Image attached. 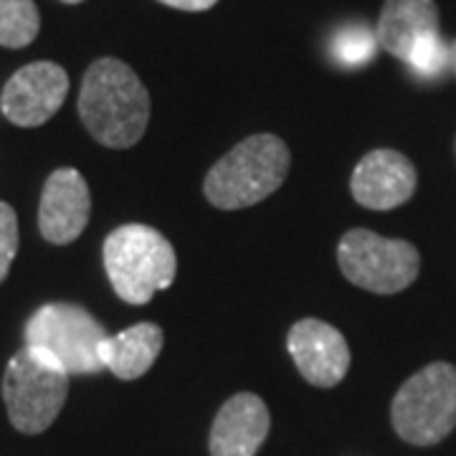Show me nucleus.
<instances>
[{
  "label": "nucleus",
  "mask_w": 456,
  "mask_h": 456,
  "mask_svg": "<svg viewBox=\"0 0 456 456\" xmlns=\"http://www.w3.org/2000/svg\"><path fill=\"white\" fill-rule=\"evenodd\" d=\"M79 117L99 145L127 150L142 140L150 122L147 86L125 61L97 59L84 74Z\"/></svg>",
  "instance_id": "nucleus-1"
},
{
  "label": "nucleus",
  "mask_w": 456,
  "mask_h": 456,
  "mask_svg": "<svg viewBox=\"0 0 456 456\" xmlns=\"http://www.w3.org/2000/svg\"><path fill=\"white\" fill-rule=\"evenodd\" d=\"M289 147L277 134H254L213 165L203 191L221 211L248 208L277 191L289 173Z\"/></svg>",
  "instance_id": "nucleus-2"
},
{
  "label": "nucleus",
  "mask_w": 456,
  "mask_h": 456,
  "mask_svg": "<svg viewBox=\"0 0 456 456\" xmlns=\"http://www.w3.org/2000/svg\"><path fill=\"white\" fill-rule=\"evenodd\" d=\"M104 269L117 297L127 305H147L175 279V251L160 231L142 224L114 228L104 241Z\"/></svg>",
  "instance_id": "nucleus-3"
},
{
  "label": "nucleus",
  "mask_w": 456,
  "mask_h": 456,
  "mask_svg": "<svg viewBox=\"0 0 456 456\" xmlns=\"http://www.w3.org/2000/svg\"><path fill=\"white\" fill-rule=\"evenodd\" d=\"M69 378L44 350L20 347L3 375V401L13 428L28 436L44 434L64 408Z\"/></svg>",
  "instance_id": "nucleus-4"
},
{
  "label": "nucleus",
  "mask_w": 456,
  "mask_h": 456,
  "mask_svg": "<svg viewBox=\"0 0 456 456\" xmlns=\"http://www.w3.org/2000/svg\"><path fill=\"white\" fill-rule=\"evenodd\" d=\"M395 434L413 446H434L456 428V368L431 362L398 388L391 406Z\"/></svg>",
  "instance_id": "nucleus-5"
},
{
  "label": "nucleus",
  "mask_w": 456,
  "mask_h": 456,
  "mask_svg": "<svg viewBox=\"0 0 456 456\" xmlns=\"http://www.w3.org/2000/svg\"><path fill=\"white\" fill-rule=\"evenodd\" d=\"M338 264L347 281L375 294L403 292L421 269L419 248L401 239H383L368 228L347 231L338 244Z\"/></svg>",
  "instance_id": "nucleus-6"
},
{
  "label": "nucleus",
  "mask_w": 456,
  "mask_h": 456,
  "mask_svg": "<svg viewBox=\"0 0 456 456\" xmlns=\"http://www.w3.org/2000/svg\"><path fill=\"white\" fill-rule=\"evenodd\" d=\"M107 330L77 305H46L26 325V345L44 350L69 375H92L104 370L99 345L107 340Z\"/></svg>",
  "instance_id": "nucleus-7"
},
{
  "label": "nucleus",
  "mask_w": 456,
  "mask_h": 456,
  "mask_svg": "<svg viewBox=\"0 0 456 456\" xmlns=\"http://www.w3.org/2000/svg\"><path fill=\"white\" fill-rule=\"evenodd\" d=\"M66 94L69 77L64 69L53 61H36L8 79L0 107L5 119L18 127H41L61 110Z\"/></svg>",
  "instance_id": "nucleus-8"
},
{
  "label": "nucleus",
  "mask_w": 456,
  "mask_h": 456,
  "mask_svg": "<svg viewBox=\"0 0 456 456\" xmlns=\"http://www.w3.org/2000/svg\"><path fill=\"white\" fill-rule=\"evenodd\" d=\"M297 370L317 388H332L350 370V347L340 330L322 320H299L287 335Z\"/></svg>",
  "instance_id": "nucleus-9"
},
{
  "label": "nucleus",
  "mask_w": 456,
  "mask_h": 456,
  "mask_svg": "<svg viewBox=\"0 0 456 456\" xmlns=\"http://www.w3.org/2000/svg\"><path fill=\"white\" fill-rule=\"evenodd\" d=\"M92 196L79 170H53L44 185L38 206V231L49 244L66 246L77 241L89 224Z\"/></svg>",
  "instance_id": "nucleus-10"
},
{
  "label": "nucleus",
  "mask_w": 456,
  "mask_h": 456,
  "mask_svg": "<svg viewBox=\"0 0 456 456\" xmlns=\"http://www.w3.org/2000/svg\"><path fill=\"white\" fill-rule=\"evenodd\" d=\"M350 191L362 208L391 211L413 196L416 167L395 150H373L355 167Z\"/></svg>",
  "instance_id": "nucleus-11"
},
{
  "label": "nucleus",
  "mask_w": 456,
  "mask_h": 456,
  "mask_svg": "<svg viewBox=\"0 0 456 456\" xmlns=\"http://www.w3.org/2000/svg\"><path fill=\"white\" fill-rule=\"evenodd\" d=\"M269 408L254 393L231 395L216 413L208 449L211 456H256L269 436Z\"/></svg>",
  "instance_id": "nucleus-12"
},
{
  "label": "nucleus",
  "mask_w": 456,
  "mask_h": 456,
  "mask_svg": "<svg viewBox=\"0 0 456 456\" xmlns=\"http://www.w3.org/2000/svg\"><path fill=\"white\" fill-rule=\"evenodd\" d=\"M428 33H439V8L434 0H386L378 18V44L406 61L408 51Z\"/></svg>",
  "instance_id": "nucleus-13"
},
{
  "label": "nucleus",
  "mask_w": 456,
  "mask_h": 456,
  "mask_svg": "<svg viewBox=\"0 0 456 456\" xmlns=\"http://www.w3.org/2000/svg\"><path fill=\"white\" fill-rule=\"evenodd\" d=\"M163 350V330L155 322H140L99 345V358L107 370L122 380L145 375Z\"/></svg>",
  "instance_id": "nucleus-14"
},
{
  "label": "nucleus",
  "mask_w": 456,
  "mask_h": 456,
  "mask_svg": "<svg viewBox=\"0 0 456 456\" xmlns=\"http://www.w3.org/2000/svg\"><path fill=\"white\" fill-rule=\"evenodd\" d=\"M41 16L33 0H0V46L23 49L38 36Z\"/></svg>",
  "instance_id": "nucleus-15"
},
{
  "label": "nucleus",
  "mask_w": 456,
  "mask_h": 456,
  "mask_svg": "<svg viewBox=\"0 0 456 456\" xmlns=\"http://www.w3.org/2000/svg\"><path fill=\"white\" fill-rule=\"evenodd\" d=\"M378 36L370 26L365 23H347L340 31L332 36L330 41V53L332 59L345 69H358L373 61L375 51H378Z\"/></svg>",
  "instance_id": "nucleus-16"
},
{
  "label": "nucleus",
  "mask_w": 456,
  "mask_h": 456,
  "mask_svg": "<svg viewBox=\"0 0 456 456\" xmlns=\"http://www.w3.org/2000/svg\"><path fill=\"white\" fill-rule=\"evenodd\" d=\"M406 64L419 79L434 82V79L444 77L446 69H452V64H449V44L441 38V33H428L421 41L413 44V49L408 51Z\"/></svg>",
  "instance_id": "nucleus-17"
},
{
  "label": "nucleus",
  "mask_w": 456,
  "mask_h": 456,
  "mask_svg": "<svg viewBox=\"0 0 456 456\" xmlns=\"http://www.w3.org/2000/svg\"><path fill=\"white\" fill-rule=\"evenodd\" d=\"M18 254V218L16 211L0 200V281L8 277L11 264Z\"/></svg>",
  "instance_id": "nucleus-18"
},
{
  "label": "nucleus",
  "mask_w": 456,
  "mask_h": 456,
  "mask_svg": "<svg viewBox=\"0 0 456 456\" xmlns=\"http://www.w3.org/2000/svg\"><path fill=\"white\" fill-rule=\"evenodd\" d=\"M170 8H178V11H191V13H198V11H208L213 8L218 0H160Z\"/></svg>",
  "instance_id": "nucleus-19"
},
{
  "label": "nucleus",
  "mask_w": 456,
  "mask_h": 456,
  "mask_svg": "<svg viewBox=\"0 0 456 456\" xmlns=\"http://www.w3.org/2000/svg\"><path fill=\"white\" fill-rule=\"evenodd\" d=\"M449 64H452V71L456 74V38L449 44Z\"/></svg>",
  "instance_id": "nucleus-20"
},
{
  "label": "nucleus",
  "mask_w": 456,
  "mask_h": 456,
  "mask_svg": "<svg viewBox=\"0 0 456 456\" xmlns=\"http://www.w3.org/2000/svg\"><path fill=\"white\" fill-rule=\"evenodd\" d=\"M61 3H71L74 5V3H82V0H61Z\"/></svg>",
  "instance_id": "nucleus-21"
}]
</instances>
